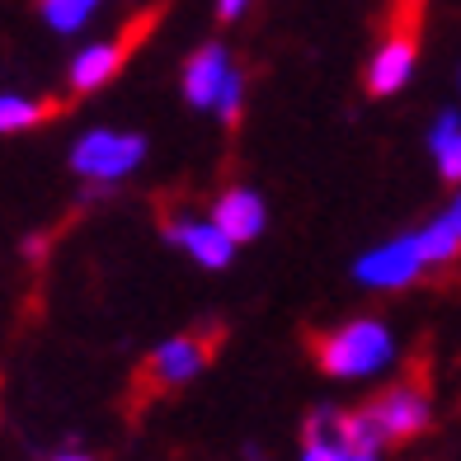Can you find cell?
<instances>
[{"label": "cell", "mask_w": 461, "mask_h": 461, "mask_svg": "<svg viewBox=\"0 0 461 461\" xmlns=\"http://www.w3.org/2000/svg\"><path fill=\"white\" fill-rule=\"evenodd\" d=\"M321 367L339 382H363L395 363V334L382 321H348L321 339Z\"/></svg>", "instance_id": "1"}, {"label": "cell", "mask_w": 461, "mask_h": 461, "mask_svg": "<svg viewBox=\"0 0 461 461\" xmlns=\"http://www.w3.org/2000/svg\"><path fill=\"white\" fill-rule=\"evenodd\" d=\"M146 160V137L137 132H113V128H90L71 146V170L90 184H118L128 179Z\"/></svg>", "instance_id": "2"}, {"label": "cell", "mask_w": 461, "mask_h": 461, "mask_svg": "<svg viewBox=\"0 0 461 461\" xmlns=\"http://www.w3.org/2000/svg\"><path fill=\"white\" fill-rule=\"evenodd\" d=\"M424 268H429L424 240H419V230H405V236H395V240L363 249L358 264H353V278L363 287H410Z\"/></svg>", "instance_id": "3"}, {"label": "cell", "mask_w": 461, "mask_h": 461, "mask_svg": "<svg viewBox=\"0 0 461 461\" xmlns=\"http://www.w3.org/2000/svg\"><path fill=\"white\" fill-rule=\"evenodd\" d=\"M165 240L175 249H184V255L203 268H226L236 259V240H230L212 217H175L165 226Z\"/></svg>", "instance_id": "4"}, {"label": "cell", "mask_w": 461, "mask_h": 461, "mask_svg": "<svg viewBox=\"0 0 461 461\" xmlns=\"http://www.w3.org/2000/svg\"><path fill=\"white\" fill-rule=\"evenodd\" d=\"M372 414H376V424H382L386 443H405V438H414V433L429 429L433 405H429L424 391L395 386V391H386V395H376V401H372Z\"/></svg>", "instance_id": "5"}, {"label": "cell", "mask_w": 461, "mask_h": 461, "mask_svg": "<svg viewBox=\"0 0 461 461\" xmlns=\"http://www.w3.org/2000/svg\"><path fill=\"white\" fill-rule=\"evenodd\" d=\"M230 52L221 43H203L194 57L184 61V99L194 104V109H217V99L230 80Z\"/></svg>", "instance_id": "6"}, {"label": "cell", "mask_w": 461, "mask_h": 461, "mask_svg": "<svg viewBox=\"0 0 461 461\" xmlns=\"http://www.w3.org/2000/svg\"><path fill=\"white\" fill-rule=\"evenodd\" d=\"M414 61H419L414 38H410V33H391L386 43L372 52V61H367V90H372L376 99L405 90L410 76H414Z\"/></svg>", "instance_id": "7"}, {"label": "cell", "mask_w": 461, "mask_h": 461, "mask_svg": "<svg viewBox=\"0 0 461 461\" xmlns=\"http://www.w3.org/2000/svg\"><path fill=\"white\" fill-rule=\"evenodd\" d=\"M212 221L226 230L236 245L245 240H259L264 226H268V207L255 188H226V194L212 203Z\"/></svg>", "instance_id": "8"}, {"label": "cell", "mask_w": 461, "mask_h": 461, "mask_svg": "<svg viewBox=\"0 0 461 461\" xmlns=\"http://www.w3.org/2000/svg\"><path fill=\"white\" fill-rule=\"evenodd\" d=\"M203 367H207V344L198 334H175V339H165L151 353V376L160 386H184V382H194Z\"/></svg>", "instance_id": "9"}, {"label": "cell", "mask_w": 461, "mask_h": 461, "mask_svg": "<svg viewBox=\"0 0 461 461\" xmlns=\"http://www.w3.org/2000/svg\"><path fill=\"white\" fill-rule=\"evenodd\" d=\"M122 57H128V43H90L71 57V90L76 95H90L99 86H109V80L122 71Z\"/></svg>", "instance_id": "10"}, {"label": "cell", "mask_w": 461, "mask_h": 461, "mask_svg": "<svg viewBox=\"0 0 461 461\" xmlns=\"http://www.w3.org/2000/svg\"><path fill=\"white\" fill-rule=\"evenodd\" d=\"M419 240H424L429 268H438V264H447V259L461 255V188H456V198L443 207V212H438L424 230H419Z\"/></svg>", "instance_id": "11"}, {"label": "cell", "mask_w": 461, "mask_h": 461, "mask_svg": "<svg viewBox=\"0 0 461 461\" xmlns=\"http://www.w3.org/2000/svg\"><path fill=\"white\" fill-rule=\"evenodd\" d=\"M429 151H433V160H438V175L461 188V113H456V109H443V113L433 118Z\"/></svg>", "instance_id": "12"}, {"label": "cell", "mask_w": 461, "mask_h": 461, "mask_svg": "<svg viewBox=\"0 0 461 461\" xmlns=\"http://www.w3.org/2000/svg\"><path fill=\"white\" fill-rule=\"evenodd\" d=\"M339 443L353 447V452H382L386 447V433H382V424H376L372 405L353 410V414H339Z\"/></svg>", "instance_id": "13"}, {"label": "cell", "mask_w": 461, "mask_h": 461, "mask_svg": "<svg viewBox=\"0 0 461 461\" xmlns=\"http://www.w3.org/2000/svg\"><path fill=\"white\" fill-rule=\"evenodd\" d=\"M48 113H52V104H43V99H29V95H14V90L0 95V132H29Z\"/></svg>", "instance_id": "14"}, {"label": "cell", "mask_w": 461, "mask_h": 461, "mask_svg": "<svg viewBox=\"0 0 461 461\" xmlns=\"http://www.w3.org/2000/svg\"><path fill=\"white\" fill-rule=\"evenodd\" d=\"M95 10H99V0H38V14H43V24L52 33H80Z\"/></svg>", "instance_id": "15"}, {"label": "cell", "mask_w": 461, "mask_h": 461, "mask_svg": "<svg viewBox=\"0 0 461 461\" xmlns=\"http://www.w3.org/2000/svg\"><path fill=\"white\" fill-rule=\"evenodd\" d=\"M240 109H245V71H230V80H226V90H221V99H217L212 113H217L221 122H236Z\"/></svg>", "instance_id": "16"}, {"label": "cell", "mask_w": 461, "mask_h": 461, "mask_svg": "<svg viewBox=\"0 0 461 461\" xmlns=\"http://www.w3.org/2000/svg\"><path fill=\"white\" fill-rule=\"evenodd\" d=\"M348 447L339 443V438H306L302 447V461H344Z\"/></svg>", "instance_id": "17"}, {"label": "cell", "mask_w": 461, "mask_h": 461, "mask_svg": "<svg viewBox=\"0 0 461 461\" xmlns=\"http://www.w3.org/2000/svg\"><path fill=\"white\" fill-rule=\"evenodd\" d=\"M249 10V0H217V19H240Z\"/></svg>", "instance_id": "18"}, {"label": "cell", "mask_w": 461, "mask_h": 461, "mask_svg": "<svg viewBox=\"0 0 461 461\" xmlns=\"http://www.w3.org/2000/svg\"><path fill=\"white\" fill-rule=\"evenodd\" d=\"M376 456H382V452H353V447H348V456H344V461H376Z\"/></svg>", "instance_id": "19"}, {"label": "cell", "mask_w": 461, "mask_h": 461, "mask_svg": "<svg viewBox=\"0 0 461 461\" xmlns=\"http://www.w3.org/2000/svg\"><path fill=\"white\" fill-rule=\"evenodd\" d=\"M52 461H90V456H80V452H57Z\"/></svg>", "instance_id": "20"}, {"label": "cell", "mask_w": 461, "mask_h": 461, "mask_svg": "<svg viewBox=\"0 0 461 461\" xmlns=\"http://www.w3.org/2000/svg\"><path fill=\"white\" fill-rule=\"evenodd\" d=\"M410 5H414V0H410Z\"/></svg>", "instance_id": "21"}]
</instances>
